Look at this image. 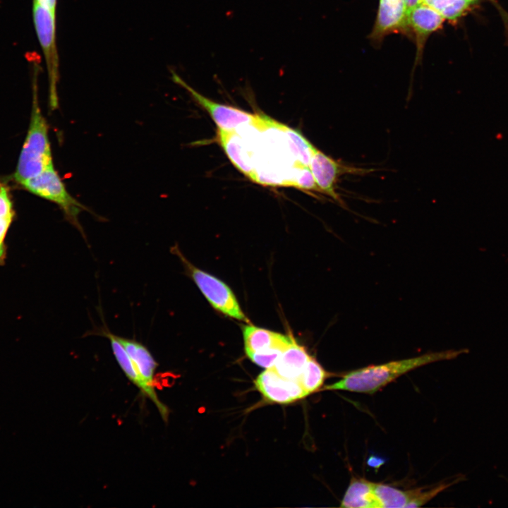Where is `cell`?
<instances>
[{
  "label": "cell",
  "instance_id": "6da1fadb",
  "mask_svg": "<svg viewBox=\"0 0 508 508\" xmlns=\"http://www.w3.org/2000/svg\"><path fill=\"white\" fill-rule=\"evenodd\" d=\"M466 349L430 352L423 355L372 365L345 373L341 378L325 389L372 394L400 376L421 366L456 358Z\"/></svg>",
  "mask_w": 508,
  "mask_h": 508
},
{
  "label": "cell",
  "instance_id": "7a4b0ae2",
  "mask_svg": "<svg viewBox=\"0 0 508 508\" xmlns=\"http://www.w3.org/2000/svg\"><path fill=\"white\" fill-rule=\"evenodd\" d=\"M36 90L35 88L28 134L13 175L15 180L20 184L37 176L53 165L48 126L41 112Z\"/></svg>",
  "mask_w": 508,
  "mask_h": 508
},
{
  "label": "cell",
  "instance_id": "3957f363",
  "mask_svg": "<svg viewBox=\"0 0 508 508\" xmlns=\"http://www.w3.org/2000/svg\"><path fill=\"white\" fill-rule=\"evenodd\" d=\"M20 185L29 192L56 204L63 211L67 221L86 239L78 217L85 210L90 211L68 192L54 165Z\"/></svg>",
  "mask_w": 508,
  "mask_h": 508
},
{
  "label": "cell",
  "instance_id": "277c9868",
  "mask_svg": "<svg viewBox=\"0 0 508 508\" xmlns=\"http://www.w3.org/2000/svg\"><path fill=\"white\" fill-rule=\"evenodd\" d=\"M170 250L179 258L187 275L193 280L215 310L232 318L248 321L235 295L224 282L195 267L186 258L176 244L172 246Z\"/></svg>",
  "mask_w": 508,
  "mask_h": 508
},
{
  "label": "cell",
  "instance_id": "5b68a950",
  "mask_svg": "<svg viewBox=\"0 0 508 508\" xmlns=\"http://www.w3.org/2000/svg\"><path fill=\"white\" fill-rule=\"evenodd\" d=\"M33 20L37 35L44 54L49 78V103L52 109L57 107L56 84L58 55L56 45V15L49 8L34 1Z\"/></svg>",
  "mask_w": 508,
  "mask_h": 508
},
{
  "label": "cell",
  "instance_id": "8992f818",
  "mask_svg": "<svg viewBox=\"0 0 508 508\" xmlns=\"http://www.w3.org/2000/svg\"><path fill=\"white\" fill-rule=\"evenodd\" d=\"M309 169L320 193L343 204L336 187L339 178L345 174L363 175L371 169L357 168L339 163L317 148L313 151L309 162Z\"/></svg>",
  "mask_w": 508,
  "mask_h": 508
},
{
  "label": "cell",
  "instance_id": "52a82bcc",
  "mask_svg": "<svg viewBox=\"0 0 508 508\" xmlns=\"http://www.w3.org/2000/svg\"><path fill=\"white\" fill-rule=\"evenodd\" d=\"M171 79L185 88L193 99L209 113L221 131L231 133L243 124L256 123L259 121V118L252 114L215 102L205 97L189 86L175 73H172Z\"/></svg>",
  "mask_w": 508,
  "mask_h": 508
},
{
  "label": "cell",
  "instance_id": "ba28073f",
  "mask_svg": "<svg viewBox=\"0 0 508 508\" xmlns=\"http://www.w3.org/2000/svg\"><path fill=\"white\" fill-rule=\"evenodd\" d=\"M95 333L109 339L114 357L126 376L140 389L143 395L153 401L163 420L167 421L168 408L158 398L155 387L149 385L139 373L128 354L116 339V334L111 332L107 327L98 328Z\"/></svg>",
  "mask_w": 508,
  "mask_h": 508
},
{
  "label": "cell",
  "instance_id": "9c48e42d",
  "mask_svg": "<svg viewBox=\"0 0 508 508\" xmlns=\"http://www.w3.org/2000/svg\"><path fill=\"white\" fill-rule=\"evenodd\" d=\"M242 331L247 355L272 348L286 349L294 341L289 336L253 325H243Z\"/></svg>",
  "mask_w": 508,
  "mask_h": 508
},
{
  "label": "cell",
  "instance_id": "30bf717a",
  "mask_svg": "<svg viewBox=\"0 0 508 508\" xmlns=\"http://www.w3.org/2000/svg\"><path fill=\"white\" fill-rule=\"evenodd\" d=\"M255 387L270 401L288 404L294 401V380L280 376L273 368H267L255 380Z\"/></svg>",
  "mask_w": 508,
  "mask_h": 508
},
{
  "label": "cell",
  "instance_id": "8fae6325",
  "mask_svg": "<svg viewBox=\"0 0 508 508\" xmlns=\"http://www.w3.org/2000/svg\"><path fill=\"white\" fill-rule=\"evenodd\" d=\"M123 346L136 369L150 385L154 386V376L158 363L148 349L135 339L116 335Z\"/></svg>",
  "mask_w": 508,
  "mask_h": 508
},
{
  "label": "cell",
  "instance_id": "7c38bea8",
  "mask_svg": "<svg viewBox=\"0 0 508 508\" xmlns=\"http://www.w3.org/2000/svg\"><path fill=\"white\" fill-rule=\"evenodd\" d=\"M310 357L306 349L294 341L272 368L284 378L298 380Z\"/></svg>",
  "mask_w": 508,
  "mask_h": 508
},
{
  "label": "cell",
  "instance_id": "4fadbf2b",
  "mask_svg": "<svg viewBox=\"0 0 508 508\" xmlns=\"http://www.w3.org/2000/svg\"><path fill=\"white\" fill-rule=\"evenodd\" d=\"M340 507L348 508H378L373 482L352 476Z\"/></svg>",
  "mask_w": 508,
  "mask_h": 508
},
{
  "label": "cell",
  "instance_id": "5bb4252c",
  "mask_svg": "<svg viewBox=\"0 0 508 508\" xmlns=\"http://www.w3.org/2000/svg\"><path fill=\"white\" fill-rule=\"evenodd\" d=\"M406 16L404 0H380L376 32L381 34L401 26Z\"/></svg>",
  "mask_w": 508,
  "mask_h": 508
},
{
  "label": "cell",
  "instance_id": "9a60e30c",
  "mask_svg": "<svg viewBox=\"0 0 508 508\" xmlns=\"http://www.w3.org/2000/svg\"><path fill=\"white\" fill-rule=\"evenodd\" d=\"M407 21L420 34H428L437 30L444 18L428 4L422 2L412 8L406 16Z\"/></svg>",
  "mask_w": 508,
  "mask_h": 508
},
{
  "label": "cell",
  "instance_id": "2e32d148",
  "mask_svg": "<svg viewBox=\"0 0 508 508\" xmlns=\"http://www.w3.org/2000/svg\"><path fill=\"white\" fill-rule=\"evenodd\" d=\"M373 487L378 508H403L406 507L409 500V491H404L380 483L373 482Z\"/></svg>",
  "mask_w": 508,
  "mask_h": 508
},
{
  "label": "cell",
  "instance_id": "e0dca14e",
  "mask_svg": "<svg viewBox=\"0 0 508 508\" xmlns=\"http://www.w3.org/2000/svg\"><path fill=\"white\" fill-rule=\"evenodd\" d=\"M13 215L9 188L0 181V260L4 255V242Z\"/></svg>",
  "mask_w": 508,
  "mask_h": 508
},
{
  "label": "cell",
  "instance_id": "ac0fdd59",
  "mask_svg": "<svg viewBox=\"0 0 508 508\" xmlns=\"http://www.w3.org/2000/svg\"><path fill=\"white\" fill-rule=\"evenodd\" d=\"M327 374L320 363L311 356L308 359L298 381L309 394L318 389Z\"/></svg>",
  "mask_w": 508,
  "mask_h": 508
},
{
  "label": "cell",
  "instance_id": "d6986e66",
  "mask_svg": "<svg viewBox=\"0 0 508 508\" xmlns=\"http://www.w3.org/2000/svg\"><path fill=\"white\" fill-rule=\"evenodd\" d=\"M464 477L462 475L456 476L450 480L441 482L438 485L431 487L426 490H423V488L409 490V500L406 507H418L423 506L448 487L463 480Z\"/></svg>",
  "mask_w": 508,
  "mask_h": 508
},
{
  "label": "cell",
  "instance_id": "ffe728a7",
  "mask_svg": "<svg viewBox=\"0 0 508 508\" xmlns=\"http://www.w3.org/2000/svg\"><path fill=\"white\" fill-rule=\"evenodd\" d=\"M231 133L232 132L227 133L219 131L222 145L232 163L243 174L251 178L253 174L251 167L242 158L241 146L238 142L233 138Z\"/></svg>",
  "mask_w": 508,
  "mask_h": 508
},
{
  "label": "cell",
  "instance_id": "44dd1931",
  "mask_svg": "<svg viewBox=\"0 0 508 508\" xmlns=\"http://www.w3.org/2000/svg\"><path fill=\"white\" fill-rule=\"evenodd\" d=\"M423 2L449 20L460 17L471 5L466 0H423Z\"/></svg>",
  "mask_w": 508,
  "mask_h": 508
},
{
  "label": "cell",
  "instance_id": "7402d4cb",
  "mask_svg": "<svg viewBox=\"0 0 508 508\" xmlns=\"http://www.w3.org/2000/svg\"><path fill=\"white\" fill-rule=\"evenodd\" d=\"M284 128L285 133L289 135L291 147H294V152L301 164L308 167L315 147L297 131L285 126Z\"/></svg>",
  "mask_w": 508,
  "mask_h": 508
},
{
  "label": "cell",
  "instance_id": "603a6c76",
  "mask_svg": "<svg viewBox=\"0 0 508 508\" xmlns=\"http://www.w3.org/2000/svg\"><path fill=\"white\" fill-rule=\"evenodd\" d=\"M286 349L272 348L265 351L248 354V357L256 365L267 368L274 366L278 358Z\"/></svg>",
  "mask_w": 508,
  "mask_h": 508
},
{
  "label": "cell",
  "instance_id": "cb8c5ba5",
  "mask_svg": "<svg viewBox=\"0 0 508 508\" xmlns=\"http://www.w3.org/2000/svg\"><path fill=\"white\" fill-rule=\"evenodd\" d=\"M291 184L304 190L320 192L309 167L302 166Z\"/></svg>",
  "mask_w": 508,
  "mask_h": 508
},
{
  "label": "cell",
  "instance_id": "d4e9b609",
  "mask_svg": "<svg viewBox=\"0 0 508 508\" xmlns=\"http://www.w3.org/2000/svg\"><path fill=\"white\" fill-rule=\"evenodd\" d=\"M34 1H36L41 5L49 8L51 11L55 13L56 11V0H35Z\"/></svg>",
  "mask_w": 508,
  "mask_h": 508
},
{
  "label": "cell",
  "instance_id": "484cf974",
  "mask_svg": "<svg viewBox=\"0 0 508 508\" xmlns=\"http://www.w3.org/2000/svg\"><path fill=\"white\" fill-rule=\"evenodd\" d=\"M383 463L384 460L377 456H370L368 460V464L375 468H379Z\"/></svg>",
  "mask_w": 508,
  "mask_h": 508
},
{
  "label": "cell",
  "instance_id": "4316f807",
  "mask_svg": "<svg viewBox=\"0 0 508 508\" xmlns=\"http://www.w3.org/2000/svg\"><path fill=\"white\" fill-rule=\"evenodd\" d=\"M423 2V0H404L406 15L414 7Z\"/></svg>",
  "mask_w": 508,
  "mask_h": 508
},
{
  "label": "cell",
  "instance_id": "83f0119b",
  "mask_svg": "<svg viewBox=\"0 0 508 508\" xmlns=\"http://www.w3.org/2000/svg\"><path fill=\"white\" fill-rule=\"evenodd\" d=\"M466 1L467 2H468L470 4H473L475 1H476L477 0H466Z\"/></svg>",
  "mask_w": 508,
  "mask_h": 508
}]
</instances>
